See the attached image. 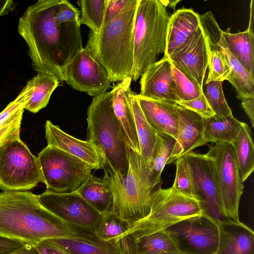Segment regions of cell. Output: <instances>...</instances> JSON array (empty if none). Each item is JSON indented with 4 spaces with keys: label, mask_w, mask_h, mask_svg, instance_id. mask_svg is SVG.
I'll use <instances>...</instances> for the list:
<instances>
[{
    "label": "cell",
    "mask_w": 254,
    "mask_h": 254,
    "mask_svg": "<svg viewBox=\"0 0 254 254\" xmlns=\"http://www.w3.org/2000/svg\"><path fill=\"white\" fill-rule=\"evenodd\" d=\"M40 203L49 211L67 224L95 233L102 217L76 191L59 193L46 190L38 195Z\"/></svg>",
    "instance_id": "cell-12"
},
{
    "label": "cell",
    "mask_w": 254,
    "mask_h": 254,
    "mask_svg": "<svg viewBox=\"0 0 254 254\" xmlns=\"http://www.w3.org/2000/svg\"><path fill=\"white\" fill-rule=\"evenodd\" d=\"M16 6V3L11 0H0V17L8 14Z\"/></svg>",
    "instance_id": "cell-47"
},
{
    "label": "cell",
    "mask_w": 254,
    "mask_h": 254,
    "mask_svg": "<svg viewBox=\"0 0 254 254\" xmlns=\"http://www.w3.org/2000/svg\"><path fill=\"white\" fill-rule=\"evenodd\" d=\"M222 31L227 47L235 58L254 77V34L247 30L231 33Z\"/></svg>",
    "instance_id": "cell-26"
},
{
    "label": "cell",
    "mask_w": 254,
    "mask_h": 254,
    "mask_svg": "<svg viewBox=\"0 0 254 254\" xmlns=\"http://www.w3.org/2000/svg\"><path fill=\"white\" fill-rule=\"evenodd\" d=\"M216 254H254V232L247 225L229 219L218 220Z\"/></svg>",
    "instance_id": "cell-21"
},
{
    "label": "cell",
    "mask_w": 254,
    "mask_h": 254,
    "mask_svg": "<svg viewBox=\"0 0 254 254\" xmlns=\"http://www.w3.org/2000/svg\"><path fill=\"white\" fill-rule=\"evenodd\" d=\"M129 0H106L104 24L118 15L127 4Z\"/></svg>",
    "instance_id": "cell-43"
},
{
    "label": "cell",
    "mask_w": 254,
    "mask_h": 254,
    "mask_svg": "<svg viewBox=\"0 0 254 254\" xmlns=\"http://www.w3.org/2000/svg\"><path fill=\"white\" fill-rule=\"evenodd\" d=\"M190 172L195 197L207 215L217 220L222 216V205L211 160L193 151L184 156Z\"/></svg>",
    "instance_id": "cell-14"
},
{
    "label": "cell",
    "mask_w": 254,
    "mask_h": 254,
    "mask_svg": "<svg viewBox=\"0 0 254 254\" xmlns=\"http://www.w3.org/2000/svg\"><path fill=\"white\" fill-rule=\"evenodd\" d=\"M241 122L233 115L221 118L213 116L208 119L204 132L206 144L210 142L231 144L240 131Z\"/></svg>",
    "instance_id": "cell-29"
},
{
    "label": "cell",
    "mask_w": 254,
    "mask_h": 254,
    "mask_svg": "<svg viewBox=\"0 0 254 254\" xmlns=\"http://www.w3.org/2000/svg\"><path fill=\"white\" fill-rule=\"evenodd\" d=\"M34 246L40 254H72L64 248L49 240L43 241Z\"/></svg>",
    "instance_id": "cell-44"
},
{
    "label": "cell",
    "mask_w": 254,
    "mask_h": 254,
    "mask_svg": "<svg viewBox=\"0 0 254 254\" xmlns=\"http://www.w3.org/2000/svg\"><path fill=\"white\" fill-rule=\"evenodd\" d=\"M200 26L205 36L208 53L209 72L205 83L226 80L231 69L227 57L218 43L223 31L211 12L200 16Z\"/></svg>",
    "instance_id": "cell-18"
},
{
    "label": "cell",
    "mask_w": 254,
    "mask_h": 254,
    "mask_svg": "<svg viewBox=\"0 0 254 254\" xmlns=\"http://www.w3.org/2000/svg\"><path fill=\"white\" fill-rule=\"evenodd\" d=\"M254 1L251 0L250 4V16L249 23V26L247 30L252 34H254Z\"/></svg>",
    "instance_id": "cell-49"
},
{
    "label": "cell",
    "mask_w": 254,
    "mask_h": 254,
    "mask_svg": "<svg viewBox=\"0 0 254 254\" xmlns=\"http://www.w3.org/2000/svg\"><path fill=\"white\" fill-rule=\"evenodd\" d=\"M45 127L47 145L56 147L81 159L94 166L96 170L103 169L104 160L100 152L91 141L80 140L71 136L49 120L46 121Z\"/></svg>",
    "instance_id": "cell-19"
},
{
    "label": "cell",
    "mask_w": 254,
    "mask_h": 254,
    "mask_svg": "<svg viewBox=\"0 0 254 254\" xmlns=\"http://www.w3.org/2000/svg\"><path fill=\"white\" fill-rule=\"evenodd\" d=\"M9 254H40L34 245L25 244L17 251Z\"/></svg>",
    "instance_id": "cell-48"
},
{
    "label": "cell",
    "mask_w": 254,
    "mask_h": 254,
    "mask_svg": "<svg viewBox=\"0 0 254 254\" xmlns=\"http://www.w3.org/2000/svg\"><path fill=\"white\" fill-rule=\"evenodd\" d=\"M176 173L172 187L184 194L196 197L191 178L184 156L176 161Z\"/></svg>",
    "instance_id": "cell-39"
},
{
    "label": "cell",
    "mask_w": 254,
    "mask_h": 254,
    "mask_svg": "<svg viewBox=\"0 0 254 254\" xmlns=\"http://www.w3.org/2000/svg\"><path fill=\"white\" fill-rule=\"evenodd\" d=\"M22 117L0 128V147L6 142L20 136Z\"/></svg>",
    "instance_id": "cell-42"
},
{
    "label": "cell",
    "mask_w": 254,
    "mask_h": 254,
    "mask_svg": "<svg viewBox=\"0 0 254 254\" xmlns=\"http://www.w3.org/2000/svg\"><path fill=\"white\" fill-rule=\"evenodd\" d=\"M205 215L200 201L184 194L172 187L159 186L152 193L150 210L145 218L128 225L123 238L131 236L135 240L164 231L184 220Z\"/></svg>",
    "instance_id": "cell-7"
},
{
    "label": "cell",
    "mask_w": 254,
    "mask_h": 254,
    "mask_svg": "<svg viewBox=\"0 0 254 254\" xmlns=\"http://www.w3.org/2000/svg\"><path fill=\"white\" fill-rule=\"evenodd\" d=\"M60 83L59 80L53 76L38 73L25 85L28 89L29 99L24 106V109L36 113L45 108L53 92Z\"/></svg>",
    "instance_id": "cell-25"
},
{
    "label": "cell",
    "mask_w": 254,
    "mask_h": 254,
    "mask_svg": "<svg viewBox=\"0 0 254 254\" xmlns=\"http://www.w3.org/2000/svg\"><path fill=\"white\" fill-rule=\"evenodd\" d=\"M199 16L192 9L183 8L170 16L164 57L168 58L181 47L196 30L200 24Z\"/></svg>",
    "instance_id": "cell-23"
},
{
    "label": "cell",
    "mask_w": 254,
    "mask_h": 254,
    "mask_svg": "<svg viewBox=\"0 0 254 254\" xmlns=\"http://www.w3.org/2000/svg\"><path fill=\"white\" fill-rule=\"evenodd\" d=\"M131 103L140 146V154L148 164L155 147L157 132L146 119L140 107L136 94L133 92L131 95Z\"/></svg>",
    "instance_id": "cell-30"
},
{
    "label": "cell",
    "mask_w": 254,
    "mask_h": 254,
    "mask_svg": "<svg viewBox=\"0 0 254 254\" xmlns=\"http://www.w3.org/2000/svg\"><path fill=\"white\" fill-rule=\"evenodd\" d=\"M131 81V77L129 76L113 87L111 90L112 106L127 145L140 154L131 103L133 93L130 88Z\"/></svg>",
    "instance_id": "cell-20"
},
{
    "label": "cell",
    "mask_w": 254,
    "mask_h": 254,
    "mask_svg": "<svg viewBox=\"0 0 254 254\" xmlns=\"http://www.w3.org/2000/svg\"><path fill=\"white\" fill-rule=\"evenodd\" d=\"M104 172L102 178L91 173L76 190L87 202L102 214L111 211L114 200L110 176L107 171Z\"/></svg>",
    "instance_id": "cell-24"
},
{
    "label": "cell",
    "mask_w": 254,
    "mask_h": 254,
    "mask_svg": "<svg viewBox=\"0 0 254 254\" xmlns=\"http://www.w3.org/2000/svg\"><path fill=\"white\" fill-rule=\"evenodd\" d=\"M171 64L172 73L179 101L195 99L204 93L203 89L191 78Z\"/></svg>",
    "instance_id": "cell-36"
},
{
    "label": "cell",
    "mask_w": 254,
    "mask_h": 254,
    "mask_svg": "<svg viewBox=\"0 0 254 254\" xmlns=\"http://www.w3.org/2000/svg\"><path fill=\"white\" fill-rule=\"evenodd\" d=\"M241 106L250 120L252 127H254V98L246 99L242 101Z\"/></svg>",
    "instance_id": "cell-46"
},
{
    "label": "cell",
    "mask_w": 254,
    "mask_h": 254,
    "mask_svg": "<svg viewBox=\"0 0 254 254\" xmlns=\"http://www.w3.org/2000/svg\"><path fill=\"white\" fill-rule=\"evenodd\" d=\"M29 99V91L25 86L18 96L0 113V128L20 117H22L24 106Z\"/></svg>",
    "instance_id": "cell-38"
},
{
    "label": "cell",
    "mask_w": 254,
    "mask_h": 254,
    "mask_svg": "<svg viewBox=\"0 0 254 254\" xmlns=\"http://www.w3.org/2000/svg\"><path fill=\"white\" fill-rule=\"evenodd\" d=\"M218 43L224 50L231 69L226 80L229 81L235 87L237 98L242 101L254 98V77L231 53L227 47L222 33Z\"/></svg>",
    "instance_id": "cell-27"
},
{
    "label": "cell",
    "mask_w": 254,
    "mask_h": 254,
    "mask_svg": "<svg viewBox=\"0 0 254 254\" xmlns=\"http://www.w3.org/2000/svg\"><path fill=\"white\" fill-rule=\"evenodd\" d=\"M37 157L20 136L0 147V189L2 191H28L42 183Z\"/></svg>",
    "instance_id": "cell-9"
},
{
    "label": "cell",
    "mask_w": 254,
    "mask_h": 254,
    "mask_svg": "<svg viewBox=\"0 0 254 254\" xmlns=\"http://www.w3.org/2000/svg\"><path fill=\"white\" fill-rule=\"evenodd\" d=\"M176 139L164 133H157L153 154L148 163L150 186L152 190L161 182V175L170 158Z\"/></svg>",
    "instance_id": "cell-31"
},
{
    "label": "cell",
    "mask_w": 254,
    "mask_h": 254,
    "mask_svg": "<svg viewBox=\"0 0 254 254\" xmlns=\"http://www.w3.org/2000/svg\"><path fill=\"white\" fill-rule=\"evenodd\" d=\"M171 62L163 58L150 66L142 75L140 96L171 104L179 101L172 73Z\"/></svg>",
    "instance_id": "cell-16"
},
{
    "label": "cell",
    "mask_w": 254,
    "mask_h": 254,
    "mask_svg": "<svg viewBox=\"0 0 254 254\" xmlns=\"http://www.w3.org/2000/svg\"><path fill=\"white\" fill-rule=\"evenodd\" d=\"M0 236L32 245L53 239H98L54 215L28 190L0 192Z\"/></svg>",
    "instance_id": "cell-2"
},
{
    "label": "cell",
    "mask_w": 254,
    "mask_h": 254,
    "mask_svg": "<svg viewBox=\"0 0 254 254\" xmlns=\"http://www.w3.org/2000/svg\"><path fill=\"white\" fill-rule=\"evenodd\" d=\"M137 0H130L98 33L90 32L85 48L107 71L112 82L130 76L133 54V31Z\"/></svg>",
    "instance_id": "cell-3"
},
{
    "label": "cell",
    "mask_w": 254,
    "mask_h": 254,
    "mask_svg": "<svg viewBox=\"0 0 254 254\" xmlns=\"http://www.w3.org/2000/svg\"><path fill=\"white\" fill-rule=\"evenodd\" d=\"M25 243L0 236V254H9L24 246Z\"/></svg>",
    "instance_id": "cell-45"
},
{
    "label": "cell",
    "mask_w": 254,
    "mask_h": 254,
    "mask_svg": "<svg viewBox=\"0 0 254 254\" xmlns=\"http://www.w3.org/2000/svg\"><path fill=\"white\" fill-rule=\"evenodd\" d=\"M166 231L182 253L216 254L219 239L218 220L207 215L186 220Z\"/></svg>",
    "instance_id": "cell-11"
},
{
    "label": "cell",
    "mask_w": 254,
    "mask_h": 254,
    "mask_svg": "<svg viewBox=\"0 0 254 254\" xmlns=\"http://www.w3.org/2000/svg\"><path fill=\"white\" fill-rule=\"evenodd\" d=\"M163 1L167 6V7H169L171 8L175 9L177 3L180 2V0H163Z\"/></svg>",
    "instance_id": "cell-50"
},
{
    "label": "cell",
    "mask_w": 254,
    "mask_h": 254,
    "mask_svg": "<svg viewBox=\"0 0 254 254\" xmlns=\"http://www.w3.org/2000/svg\"><path fill=\"white\" fill-rule=\"evenodd\" d=\"M49 240L64 248L72 254H120L111 244L99 239L84 240L60 238Z\"/></svg>",
    "instance_id": "cell-33"
},
{
    "label": "cell",
    "mask_w": 254,
    "mask_h": 254,
    "mask_svg": "<svg viewBox=\"0 0 254 254\" xmlns=\"http://www.w3.org/2000/svg\"><path fill=\"white\" fill-rule=\"evenodd\" d=\"M135 254H176L180 253L173 238L166 231L145 236L135 240Z\"/></svg>",
    "instance_id": "cell-32"
},
{
    "label": "cell",
    "mask_w": 254,
    "mask_h": 254,
    "mask_svg": "<svg viewBox=\"0 0 254 254\" xmlns=\"http://www.w3.org/2000/svg\"><path fill=\"white\" fill-rule=\"evenodd\" d=\"M64 76L65 82L72 88L93 97L106 92L111 86L107 71L85 47L74 56L64 69Z\"/></svg>",
    "instance_id": "cell-13"
},
{
    "label": "cell",
    "mask_w": 254,
    "mask_h": 254,
    "mask_svg": "<svg viewBox=\"0 0 254 254\" xmlns=\"http://www.w3.org/2000/svg\"><path fill=\"white\" fill-rule=\"evenodd\" d=\"M222 82L219 81H211L206 83L205 98L213 111L214 117L217 118L231 116L232 111L225 99Z\"/></svg>",
    "instance_id": "cell-37"
},
{
    "label": "cell",
    "mask_w": 254,
    "mask_h": 254,
    "mask_svg": "<svg viewBox=\"0 0 254 254\" xmlns=\"http://www.w3.org/2000/svg\"><path fill=\"white\" fill-rule=\"evenodd\" d=\"M136 96L146 119L156 132L176 139L179 116L176 104L146 98L138 94Z\"/></svg>",
    "instance_id": "cell-22"
},
{
    "label": "cell",
    "mask_w": 254,
    "mask_h": 254,
    "mask_svg": "<svg viewBox=\"0 0 254 254\" xmlns=\"http://www.w3.org/2000/svg\"><path fill=\"white\" fill-rule=\"evenodd\" d=\"M60 0H39L20 17L18 31L28 47L33 68L66 81L65 67L82 49L80 22L59 23L55 14Z\"/></svg>",
    "instance_id": "cell-1"
},
{
    "label": "cell",
    "mask_w": 254,
    "mask_h": 254,
    "mask_svg": "<svg viewBox=\"0 0 254 254\" xmlns=\"http://www.w3.org/2000/svg\"><path fill=\"white\" fill-rule=\"evenodd\" d=\"M175 107L179 116L178 129L176 143L166 164L206 144L204 132L208 119L177 104Z\"/></svg>",
    "instance_id": "cell-17"
},
{
    "label": "cell",
    "mask_w": 254,
    "mask_h": 254,
    "mask_svg": "<svg viewBox=\"0 0 254 254\" xmlns=\"http://www.w3.org/2000/svg\"><path fill=\"white\" fill-rule=\"evenodd\" d=\"M128 226V224L110 211L102 214L95 233L99 239L111 244L118 251L119 244L124 238Z\"/></svg>",
    "instance_id": "cell-34"
},
{
    "label": "cell",
    "mask_w": 254,
    "mask_h": 254,
    "mask_svg": "<svg viewBox=\"0 0 254 254\" xmlns=\"http://www.w3.org/2000/svg\"><path fill=\"white\" fill-rule=\"evenodd\" d=\"M177 104L191 110L206 119L211 118L215 115V113L210 107L204 93L195 99L188 101H178Z\"/></svg>",
    "instance_id": "cell-41"
},
{
    "label": "cell",
    "mask_w": 254,
    "mask_h": 254,
    "mask_svg": "<svg viewBox=\"0 0 254 254\" xmlns=\"http://www.w3.org/2000/svg\"><path fill=\"white\" fill-rule=\"evenodd\" d=\"M176 254H191L180 252V253H177Z\"/></svg>",
    "instance_id": "cell-51"
},
{
    "label": "cell",
    "mask_w": 254,
    "mask_h": 254,
    "mask_svg": "<svg viewBox=\"0 0 254 254\" xmlns=\"http://www.w3.org/2000/svg\"><path fill=\"white\" fill-rule=\"evenodd\" d=\"M37 158L47 190L59 193L75 191L96 168L56 147L48 145Z\"/></svg>",
    "instance_id": "cell-8"
},
{
    "label": "cell",
    "mask_w": 254,
    "mask_h": 254,
    "mask_svg": "<svg viewBox=\"0 0 254 254\" xmlns=\"http://www.w3.org/2000/svg\"><path fill=\"white\" fill-rule=\"evenodd\" d=\"M128 162L123 180H110L114 195L111 212L130 225L148 215L153 192L148 164L141 154L129 148Z\"/></svg>",
    "instance_id": "cell-6"
},
{
    "label": "cell",
    "mask_w": 254,
    "mask_h": 254,
    "mask_svg": "<svg viewBox=\"0 0 254 254\" xmlns=\"http://www.w3.org/2000/svg\"><path fill=\"white\" fill-rule=\"evenodd\" d=\"M106 0H79L81 16L80 24H84L93 33H98L104 24Z\"/></svg>",
    "instance_id": "cell-35"
},
{
    "label": "cell",
    "mask_w": 254,
    "mask_h": 254,
    "mask_svg": "<svg viewBox=\"0 0 254 254\" xmlns=\"http://www.w3.org/2000/svg\"><path fill=\"white\" fill-rule=\"evenodd\" d=\"M231 144L244 182L254 170V145L248 124L241 122L240 131Z\"/></svg>",
    "instance_id": "cell-28"
},
{
    "label": "cell",
    "mask_w": 254,
    "mask_h": 254,
    "mask_svg": "<svg viewBox=\"0 0 254 254\" xmlns=\"http://www.w3.org/2000/svg\"><path fill=\"white\" fill-rule=\"evenodd\" d=\"M80 11L66 0H60L56 14V21L61 24L80 22Z\"/></svg>",
    "instance_id": "cell-40"
},
{
    "label": "cell",
    "mask_w": 254,
    "mask_h": 254,
    "mask_svg": "<svg viewBox=\"0 0 254 254\" xmlns=\"http://www.w3.org/2000/svg\"><path fill=\"white\" fill-rule=\"evenodd\" d=\"M205 154L212 163L221 201L222 217L240 222L239 207L244 182L232 145L215 144L209 146Z\"/></svg>",
    "instance_id": "cell-10"
},
{
    "label": "cell",
    "mask_w": 254,
    "mask_h": 254,
    "mask_svg": "<svg viewBox=\"0 0 254 254\" xmlns=\"http://www.w3.org/2000/svg\"><path fill=\"white\" fill-rule=\"evenodd\" d=\"M170 16L162 0H137L130 77L136 81L164 53Z\"/></svg>",
    "instance_id": "cell-5"
},
{
    "label": "cell",
    "mask_w": 254,
    "mask_h": 254,
    "mask_svg": "<svg viewBox=\"0 0 254 254\" xmlns=\"http://www.w3.org/2000/svg\"><path fill=\"white\" fill-rule=\"evenodd\" d=\"M87 140L100 152L111 178L122 180L129 166L128 149L112 106V92L93 97L87 110Z\"/></svg>",
    "instance_id": "cell-4"
},
{
    "label": "cell",
    "mask_w": 254,
    "mask_h": 254,
    "mask_svg": "<svg viewBox=\"0 0 254 254\" xmlns=\"http://www.w3.org/2000/svg\"><path fill=\"white\" fill-rule=\"evenodd\" d=\"M168 58L203 89L208 53L205 36L200 24L187 42Z\"/></svg>",
    "instance_id": "cell-15"
}]
</instances>
